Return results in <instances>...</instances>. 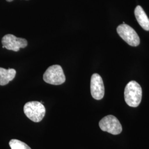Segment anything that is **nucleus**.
<instances>
[{"instance_id":"nucleus-1","label":"nucleus","mask_w":149,"mask_h":149,"mask_svg":"<svg viewBox=\"0 0 149 149\" xmlns=\"http://www.w3.org/2000/svg\"><path fill=\"white\" fill-rule=\"evenodd\" d=\"M142 98V88L138 82L135 81H130L126 86L124 90V99L128 106L137 107Z\"/></svg>"},{"instance_id":"nucleus-2","label":"nucleus","mask_w":149,"mask_h":149,"mask_svg":"<svg viewBox=\"0 0 149 149\" xmlns=\"http://www.w3.org/2000/svg\"><path fill=\"white\" fill-rule=\"evenodd\" d=\"M24 113L30 120L34 122H40L43 120L45 114V108L41 102H28L23 108Z\"/></svg>"},{"instance_id":"nucleus-3","label":"nucleus","mask_w":149,"mask_h":149,"mask_svg":"<svg viewBox=\"0 0 149 149\" xmlns=\"http://www.w3.org/2000/svg\"><path fill=\"white\" fill-rule=\"evenodd\" d=\"M43 80L49 84L60 85L66 81L63 68L59 65H54L49 67L43 74Z\"/></svg>"},{"instance_id":"nucleus-4","label":"nucleus","mask_w":149,"mask_h":149,"mask_svg":"<svg viewBox=\"0 0 149 149\" xmlns=\"http://www.w3.org/2000/svg\"><path fill=\"white\" fill-rule=\"evenodd\" d=\"M99 126L102 131L113 135H118L122 132V127L117 118L108 115L103 118L99 122Z\"/></svg>"},{"instance_id":"nucleus-5","label":"nucleus","mask_w":149,"mask_h":149,"mask_svg":"<svg viewBox=\"0 0 149 149\" xmlns=\"http://www.w3.org/2000/svg\"><path fill=\"white\" fill-rule=\"evenodd\" d=\"M118 33L125 42L132 47H137L140 44V38L133 28L126 24L119 25L117 29Z\"/></svg>"},{"instance_id":"nucleus-6","label":"nucleus","mask_w":149,"mask_h":149,"mask_svg":"<svg viewBox=\"0 0 149 149\" xmlns=\"http://www.w3.org/2000/svg\"><path fill=\"white\" fill-rule=\"evenodd\" d=\"M3 48L14 52H18L21 48H25L28 45V42L24 38H18L15 36L8 34L2 39Z\"/></svg>"},{"instance_id":"nucleus-7","label":"nucleus","mask_w":149,"mask_h":149,"mask_svg":"<svg viewBox=\"0 0 149 149\" xmlns=\"http://www.w3.org/2000/svg\"><path fill=\"white\" fill-rule=\"evenodd\" d=\"M91 93L96 100H101L104 95V86L101 76L98 74H92L91 79Z\"/></svg>"},{"instance_id":"nucleus-8","label":"nucleus","mask_w":149,"mask_h":149,"mask_svg":"<svg viewBox=\"0 0 149 149\" xmlns=\"http://www.w3.org/2000/svg\"><path fill=\"white\" fill-rule=\"evenodd\" d=\"M135 16L139 25L144 30L149 31V19L144 10L140 6H138L134 11Z\"/></svg>"},{"instance_id":"nucleus-9","label":"nucleus","mask_w":149,"mask_h":149,"mask_svg":"<svg viewBox=\"0 0 149 149\" xmlns=\"http://www.w3.org/2000/svg\"><path fill=\"white\" fill-rule=\"evenodd\" d=\"M16 74V71L13 69H6L0 68V85H7L15 79Z\"/></svg>"},{"instance_id":"nucleus-10","label":"nucleus","mask_w":149,"mask_h":149,"mask_svg":"<svg viewBox=\"0 0 149 149\" xmlns=\"http://www.w3.org/2000/svg\"><path fill=\"white\" fill-rule=\"evenodd\" d=\"M9 145L11 149H32L26 143L17 139H12Z\"/></svg>"},{"instance_id":"nucleus-11","label":"nucleus","mask_w":149,"mask_h":149,"mask_svg":"<svg viewBox=\"0 0 149 149\" xmlns=\"http://www.w3.org/2000/svg\"><path fill=\"white\" fill-rule=\"evenodd\" d=\"M7 2H12V1H13V0H6Z\"/></svg>"}]
</instances>
